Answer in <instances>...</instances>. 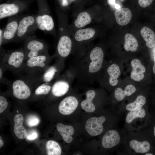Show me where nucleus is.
<instances>
[{"label":"nucleus","instance_id":"1","mask_svg":"<svg viewBox=\"0 0 155 155\" xmlns=\"http://www.w3.org/2000/svg\"><path fill=\"white\" fill-rule=\"evenodd\" d=\"M104 54L98 46L88 47L82 55L76 56L69 69L74 74L78 85H92L97 80L103 66Z\"/></svg>","mask_w":155,"mask_h":155},{"label":"nucleus","instance_id":"2","mask_svg":"<svg viewBox=\"0 0 155 155\" xmlns=\"http://www.w3.org/2000/svg\"><path fill=\"white\" fill-rule=\"evenodd\" d=\"M41 75H22L17 79L10 81L7 86L11 90L15 98L20 100H25L30 96L32 89L35 90L43 82Z\"/></svg>","mask_w":155,"mask_h":155},{"label":"nucleus","instance_id":"3","mask_svg":"<svg viewBox=\"0 0 155 155\" xmlns=\"http://www.w3.org/2000/svg\"><path fill=\"white\" fill-rule=\"evenodd\" d=\"M0 52V67L5 71L8 70L15 75L20 76L22 75L25 61V55L23 48L7 50L1 46Z\"/></svg>","mask_w":155,"mask_h":155},{"label":"nucleus","instance_id":"4","mask_svg":"<svg viewBox=\"0 0 155 155\" xmlns=\"http://www.w3.org/2000/svg\"><path fill=\"white\" fill-rule=\"evenodd\" d=\"M55 58V54L50 55L48 52L31 57L25 61L23 73L34 75H41Z\"/></svg>","mask_w":155,"mask_h":155},{"label":"nucleus","instance_id":"5","mask_svg":"<svg viewBox=\"0 0 155 155\" xmlns=\"http://www.w3.org/2000/svg\"><path fill=\"white\" fill-rule=\"evenodd\" d=\"M75 79L74 74L69 69L53 82L50 92L51 95L56 97L65 95L71 89Z\"/></svg>","mask_w":155,"mask_h":155},{"label":"nucleus","instance_id":"6","mask_svg":"<svg viewBox=\"0 0 155 155\" xmlns=\"http://www.w3.org/2000/svg\"><path fill=\"white\" fill-rule=\"evenodd\" d=\"M37 29L35 15L21 16L14 41L20 42L34 36V32Z\"/></svg>","mask_w":155,"mask_h":155},{"label":"nucleus","instance_id":"7","mask_svg":"<svg viewBox=\"0 0 155 155\" xmlns=\"http://www.w3.org/2000/svg\"><path fill=\"white\" fill-rule=\"evenodd\" d=\"M49 46L44 41L37 39L35 35L25 40L23 48L25 61L28 59L48 52Z\"/></svg>","mask_w":155,"mask_h":155},{"label":"nucleus","instance_id":"8","mask_svg":"<svg viewBox=\"0 0 155 155\" xmlns=\"http://www.w3.org/2000/svg\"><path fill=\"white\" fill-rule=\"evenodd\" d=\"M60 35L57 44L56 52V58L65 60L72 52L73 41L68 35L60 28Z\"/></svg>","mask_w":155,"mask_h":155},{"label":"nucleus","instance_id":"9","mask_svg":"<svg viewBox=\"0 0 155 155\" xmlns=\"http://www.w3.org/2000/svg\"><path fill=\"white\" fill-rule=\"evenodd\" d=\"M21 17L18 15L9 17L5 27L3 29V44L14 41Z\"/></svg>","mask_w":155,"mask_h":155},{"label":"nucleus","instance_id":"10","mask_svg":"<svg viewBox=\"0 0 155 155\" xmlns=\"http://www.w3.org/2000/svg\"><path fill=\"white\" fill-rule=\"evenodd\" d=\"M56 58L55 63L50 65L42 74L41 77L43 82H52L60 75L63 69L65 60Z\"/></svg>","mask_w":155,"mask_h":155},{"label":"nucleus","instance_id":"11","mask_svg":"<svg viewBox=\"0 0 155 155\" xmlns=\"http://www.w3.org/2000/svg\"><path fill=\"white\" fill-rule=\"evenodd\" d=\"M105 120L106 118L103 116L90 118L86 121L85 125L86 131L89 135L92 136L100 135L103 131L102 124Z\"/></svg>","mask_w":155,"mask_h":155},{"label":"nucleus","instance_id":"12","mask_svg":"<svg viewBox=\"0 0 155 155\" xmlns=\"http://www.w3.org/2000/svg\"><path fill=\"white\" fill-rule=\"evenodd\" d=\"M79 101L75 96H67L60 102L58 106L59 111L63 115H69L76 110Z\"/></svg>","mask_w":155,"mask_h":155},{"label":"nucleus","instance_id":"13","mask_svg":"<svg viewBox=\"0 0 155 155\" xmlns=\"http://www.w3.org/2000/svg\"><path fill=\"white\" fill-rule=\"evenodd\" d=\"M121 141L119 133L114 129L110 130L103 135L102 140V147L106 149H110L118 145Z\"/></svg>","mask_w":155,"mask_h":155},{"label":"nucleus","instance_id":"14","mask_svg":"<svg viewBox=\"0 0 155 155\" xmlns=\"http://www.w3.org/2000/svg\"><path fill=\"white\" fill-rule=\"evenodd\" d=\"M22 10L20 6L16 3L2 4L0 5V19L18 15Z\"/></svg>","mask_w":155,"mask_h":155},{"label":"nucleus","instance_id":"15","mask_svg":"<svg viewBox=\"0 0 155 155\" xmlns=\"http://www.w3.org/2000/svg\"><path fill=\"white\" fill-rule=\"evenodd\" d=\"M132 70L130 74L131 78L133 80L139 82L144 78V73L146 69L144 66L142 64L141 61L137 59H134L131 61Z\"/></svg>","mask_w":155,"mask_h":155},{"label":"nucleus","instance_id":"16","mask_svg":"<svg viewBox=\"0 0 155 155\" xmlns=\"http://www.w3.org/2000/svg\"><path fill=\"white\" fill-rule=\"evenodd\" d=\"M114 16L118 24L125 26L128 24L131 21L132 14L128 8L124 7L117 10L114 12Z\"/></svg>","mask_w":155,"mask_h":155},{"label":"nucleus","instance_id":"17","mask_svg":"<svg viewBox=\"0 0 155 155\" xmlns=\"http://www.w3.org/2000/svg\"><path fill=\"white\" fill-rule=\"evenodd\" d=\"M96 91L94 89H89L87 91L86 94L85 99L81 103L82 108L86 112L92 113L95 109V106L92 102L95 96Z\"/></svg>","mask_w":155,"mask_h":155},{"label":"nucleus","instance_id":"18","mask_svg":"<svg viewBox=\"0 0 155 155\" xmlns=\"http://www.w3.org/2000/svg\"><path fill=\"white\" fill-rule=\"evenodd\" d=\"M14 131L15 135L19 139H24L26 137L27 133L26 130L23 125V116L21 114L16 115L14 117Z\"/></svg>","mask_w":155,"mask_h":155},{"label":"nucleus","instance_id":"19","mask_svg":"<svg viewBox=\"0 0 155 155\" xmlns=\"http://www.w3.org/2000/svg\"><path fill=\"white\" fill-rule=\"evenodd\" d=\"M130 148L135 153L138 154H145L150 150V145L148 141H139L135 139H132L129 142Z\"/></svg>","mask_w":155,"mask_h":155},{"label":"nucleus","instance_id":"20","mask_svg":"<svg viewBox=\"0 0 155 155\" xmlns=\"http://www.w3.org/2000/svg\"><path fill=\"white\" fill-rule=\"evenodd\" d=\"M106 71L109 76L108 80L109 85L112 86H115L118 84V78L121 74L119 66L115 63H113L107 68Z\"/></svg>","mask_w":155,"mask_h":155},{"label":"nucleus","instance_id":"21","mask_svg":"<svg viewBox=\"0 0 155 155\" xmlns=\"http://www.w3.org/2000/svg\"><path fill=\"white\" fill-rule=\"evenodd\" d=\"M57 129L64 140L66 143H69L73 140L71 135L74 133L73 128L70 125H65L63 124L59 123L56 125Z\"/></svg>","mask_w":155,"mask_h":155},{"label":"nucleus","instance_id":"22","mask_svg":"<svg viewBox=\"0 0 155 155\" xmlns=\"http://www.w3.org/2000/svg\"><path fill=\"white\" fill-rule=\"evenodd\" d=\"M136 90L135 87L131 84L126 86L124 90L120 88H118L114 91V96L117 101H121L126 96H129L132 95Z\"/></svg>","mask_w":155,"mask_h":155},{"label":"nucleus","instance_id":"23","mask_svg":"<svg viewBox=\"0 0 155 155\" xmlns=\"http://www.w3.org/2000/svg\"><path fill=\"white\" fill-rule=\"evenodd\" d=\"M140 33L146 42L147 47L152 48L155 45V34L151 29L148 27L144 26L141 29Z\"/></svg>","mask_w":155,"mask_h":155},{"label":"nucleus","instance_id":"24","mask_svg":"<svg viewBox=\"0 0 155 155\" xmlns=\"http://www.w3.org/2000/svg\"><path fill=\"white\" fill-rule=\"evenodd\" d=\"M92 17L90 14L86 11L79 13L74 22V26L77 28H80L89 24L91 22Z\"/></svg>","mask_w":155,"mask_h":155},{"label":"nucleus","instance_id":"25","mask_svg":"<svg viewBox=\"0 0 155 155\" xmlns=\"http://www.w3.org/2000/svg\"><path fill=\"white\" fill-rule=\"evenodd\" d=\"M124 39V46L126 51L133 52L137 51L138 47V42L133 35L129 33H127L125 35Z\"/></svg>","mask_w":155,"mask_h":155},{"label":"nucleus","instance_id":"26","mask_svg":"<svg viewBox=\"0 0 155 155\" xmlns=\"http://www.w3.org/2000/svg\"><path fill=\"white\" fill-rule=\"evenodd\" d=\"M146 102L145 97L142 95H140L137 97L133 102L128 104L126 108L128 111L140 110L142 108Z\"/></svg>","mask_w":155,"mask_h":155},{"label":"nucleus","instance_id":"27","mask_svg":"<svg viewBox=\"0 0 155 155\" xmlns=\"http://www.w3.org/2000/svg\"><path fill=\"white\" fill-rule=\"evenodd\" d=\"M47 154L48 155H60L61 153V148L56 142L49 140L46 144Z\"/></svg>","mask_w":155,"mask_h":155},{"label":"nucleus","instance_id":"28","mask_svg":"<svg viewBox=\"0 0 155 155\" xmlns=\"http://www.w3.org/2000/svg\"><path fill=\"white\" fill-rule=\"evenodd\" d=\"M53 82H43L38 85L34 90V94L39 96L48 94L51 92Z\"/></svg>","mask_w":155,"mask_h":155},{"label":"nucleus","instance_id":"29","mask_svg":"<svg viewBox=\"0 0 155 155\" xmlns=\"http://www.w3.org/2000/svg\"><path fill=\"white\" fill-rule=\"evenodd\" d=\"M146 115V111L143 108L138 110L129 111L126 115L125 121L127 123H129L137 118L144 117Z\"/></svg>","mask_w":155,"mask_h":155},{"label":"nucleus","instance_id":"30","mask_svg":"<svg viewBox=\"0 0 155 155\" xmlns=\"http://www.w3.org/2000/svg\"><path fill=\"white\" fill-rule=\"evenodd\" d=\"M40 122L39 119L34 115L28 116L26 119V123L27 125L30 127L36 126Z\"/></svg>","mask_w":155,"mask_h":155},{"label":"nucleus","instance_id":"31","mask_svg":"<svg viewBox=\"0 0 155 155\" xmlns=\"http://www.w3.org/2000/svg\"><path fill=\"white\" fill-rule=\"evenodd\" d=\"M8 105V102L3 96H0V113H2L5 110Z\"/></svg>","mask_w":155,"mask_h":155},{"label":"nucleus","instance_id":"32","mask_svg":"<svg viewBox=\"0 0 155 155\" xmlns=\"http://www.w3.org/2000/svg\"><path fill=\"white\" fill-rule=\"evenodd\" d=\"M5 71L1 67H0V82L7 85L10 81L7 80L4 76V73Z\"/></svg>","mask_w":155,"mask_h":155},{"label":"nucleus","instance_id":"33","mask_svg":"<svg viewBox=\"0 0 155 155\" xmlns=\"http://www.w3.org/2000/svg\"><path fill=\"white\" fill-rule=\"evenodd\" d=\"M153 0H138L139 5L142 8H146L150 5Z\"/></svg>","mask_w":155,"mask_h":155},{"label":"nucleus","instance_id":"34","mask_svg":"<svg viewBox=\"0 0 155 155\" xmlns=\"http://www.w3.org/2000/svg\"><path fill=\"white\" fill-rule=\"evenodd\" d=\"M37 133L35 131H33L29 134H27L26 137L28 140H35L38 137Z\"/></svg>","mask_w":155,"mask_h":155},{"label":"nucleus","instance_id":"35","mask_svg":"<svg viewBox=\"0 0 155 155\" xmlns=\"http://www.w3.org/2000/svg\"><path fill=\"white\" fill-rule=\"evenodd\" d=\"M3 30L0 29V47L2 46L3 45Z\"/></svg>","mask_w":155,"mask_h":155},{"label":"nucleus","instance_id":"36","mask_svg":"<svg viewBox=\"0 0 155 155\" xmlns=\"http://www.w3.org/2000/svg\"><path fill=\"white\" fill-rule=\"evenodd\" d=\"M108 3L111 6H114L116 3V0H107Z\"/></svg>","mask_w":155,"mask_h":155},{"label":"nucleus","instance_id":"37","mask_svg":"<svg viewBox=\"0 0 155 155\" xmlns=\"http://www.w3.org/2000/svg\"><path fill=\"white\" fill-rule=\"evenodd\" d=\"M68 3L67 0H62V5L63 6H66L68 5Z\"/></svg>","mask_w":155,"mask_h":155},{"label":"nucleus","instance_id":"38","mask_svg":"<svg viewBox=\"0 0 155 155\" xmlns=\"http://www.w3.org/2000/svg\"><path fill=\"white\" fill-rule=\"evenodd\" d=\"M114 7L117 10L121 8V6L119 5L116 3L114 5Z\"/></svg>","mask_w":155,"mask_h":155},{"label":"nucleus","instance_id":"39","mask_svg":"<svg viewBox=\"0 0 155 155\" xmlns=\"http://www.w3.org/2000/svg\"><path fill=\"white\" fill-rule=\"evenodd\" d=\"M4 142L2 140H0V148H1L3 145Z\"/></svg>","mask_w":155,"mask_h":155},{"label":"nucleus","instance_id":"40","mask_svg":"<svg viewBox=\"0 0 155 155\" xmlns=\"http://www.w3.org/2000/svg\"><path fill=\"white\" fill-rule=\"evenodd\" d=\"M153 70L154 73L155 74V62H154V63L153 67Z\"/></svg>","mask_w":155,"mask_h":155},{"label":"nucleus","instance_id":"41","mask_svg":"<svg viewBox=\"0 0 155 155\" xmlns=\"http://www.w3.org/2000/svg\"><path fill=\"white\" fill-rule=\"evenodd\" d=\"M154 131H153V134L154 136L155 137V125L154 126Z\"/></svg>","mask_w":155,"mask_h":155},{"label":"nucleus","instance_id":"42","mask_svg":"<svg viewBox=\"0 0 155 155\" xmlns=\"http://www.w3.org/2000/svg\"><path fill=\"white\" fill-rule=\"evenodd\" d=\"M145 155H153V154L151 153H146L145 154Z\"/></svg>","mask_w":155,"mask_h":155},{"label":"nucleus","instance_id":"43","mask_svg":"<svg viewBox=\"0 0 155 155\" xmlns=\"http://www.w3.org/2000/svg\"><path fill=\"white\" fill-rule=\"evenodd\" d=\"M0 140H2V138L1 136H0Z\"/></svg>","mask_w":155,"mask_h":155},{"label":"nucleus","instance_id":"44","mask_svg":"<svg viewBox=\"0 0 155 155\" xmlns=\"http://www.w3.org/2000/svg\"><path fill=\"white\" fill-rule=\"evenodd\" d=\"M154 62H155V56L154 57Z\"/></svg>","mask_w":155,"mask_h":155},{"label":"nucleus","instance_id":"45","mask_svg":"<svg viewBox=\"0 0 155 155\" xmlns=\"http://www.w3.org/2000/svg\"><path fill=\"white\" fill-rule=\"evenodd\" d=\"M120 0L121 1H124V0Z\"/></svg>","mask_w":155,"mask_h":155},{"label":"nucleus","instance_id":"46","mask_svg":"<svg viewBox=\"0 0 155 155\" xmlns=\"http://www.w3.org/2000/svg\"><path fill=\"white\" fill-rule=\"evenodd\" d=\"M17 112L18 113V111H17Z\"/></svg>","mask_w":155,"mask_h":155}]
</instances>
